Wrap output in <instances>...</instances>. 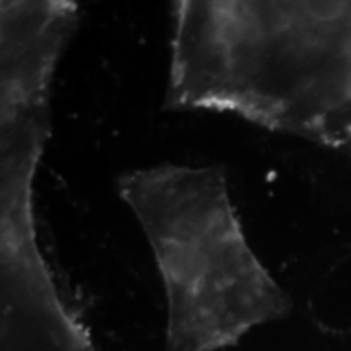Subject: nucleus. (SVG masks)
Wrapping results in <instances>:
<instances>
[{
  "mask_svg": "<svg viewBox=\"0 0 351 351\" xmlns=\"http://www.w3.org/2000/svg\"><path fill=\"white\" fill-rule=\"evenodd\" d=\"M165 108L351 152V2H176Z\"/></svg>",
  "mask_w": 351,
  "mask_h": 351,
  "instance_id": "f257e3e1",
  "label": "nucleus"
},
{
  "mask_svg": "<svg viewBox=\"0 0 351 351\" xmlns=\"http://www.w3.org/2000/svg\"><path fill=\"white\" fill-rule=\"evenodd\" d=\"M168 302L165 351H218L285 317L289 300L249 247L218 166L160 165L121 176Z\"/></svg>",
  "mask_w": 351,
  "mask_h": 351,
  "instance_id": "f03ea898",
  "label": "nucleus"
},
{
  "mask_svg": "<svg viewBox=\"0 0 351 351\" xmlns=\"http://www.w3.org/2000/svg\"><path fill=\"white\" fill-rule=\"evenodd\" d=\"M41 155L28 140L0 147L2 351H99L64 304L39 249L33 182Z\"/></svg>",
  "mask_w": 351,
  "mask_h": 351,
  "instance_id": "7ed1b4c3",
  "label": "nucleus"
}]
</instances>
